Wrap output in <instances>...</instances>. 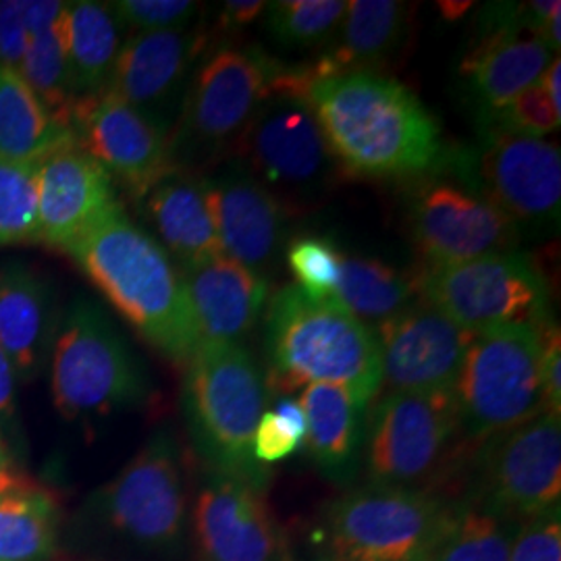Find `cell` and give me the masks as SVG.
I'll return each instance as SVG.
<instances>
[{
	"label": "cell",
	"instance_id": "6da1fadb",
	"mask_svg": "<svg viewBox=\"0 0 561 561\" xmlns=\"http://www.w3.org/2000/svg\"><path fill=\"white\" fill-rule=\"evenodd\" d=\"M304 101L341 173L408 180L442 171L447 148L437 117L401 81L377 71L312 80Z\"/></svg>",
	"mask_w": 561,
	"mask_h": 561
},
{
	"label": "cell",
	"instance_id": "7a4b0ae2",
	"mask_svg": "<svg viewBox=\"0 0 561 561\" xmlns=\"http://www.w3.org/2000/svg\"><path fill=\"white\" fill-rule=\"evenodd\" d=\"M141 340L185 366L201 335L181 273L159 241L127 217L123 206L65 250Z\"/></svg>",
	"mask_w": 561,
	"mask_h": 561
},
{
	"label": "cell",
	"instance_id": "3957f363",
	"mask_svg": "<svg viewBox=\"0 0 561 561\" xmlns=\"http://www.w3.org/2000/svg\"><path fill=\"white\" fill-rule=\"evenodd\" d=\"M264 358V381L273 393L329 382L373 403L382 389L375 329L358 321L337 296L314 300L296 283L283 285L266 301Z\"/></svg>",
	"mask_w": 561,
	"mask_h": 561
},
{
	"label": "cell",
	"instance_id": "277c9868",
	"mask_svg": "<svg viewBox=\"0 0 561 561\" xmlns=\"http://www.w3.org/2000/svg\"><path fill=\"white\" fill-rule=\"evenodd\" d=\"M268 401L264 373L241 343L201 341L185 362L181 405L208 472L266 493L268 468L254 458V433Z\"/></svg>",
	"mask_w": 561,
	"mask_h": 561
},
{
	"label": "cell",
	"instance_id": "5b68a950",
	"mask_svg": "<svg viewBox=\"0 0 561 561\" xmlns=\"http://www.w3.org/2000/svg\"><path fill=\"white\" fill-rule=\"evenodd\" d=\"M287 65L261 46L217 44L196 67L180 117L171 129V157L181 171L217 161L268 101Z\"/></svg>",
	"mask_w": 561,
	"mask_h": 561
},
{
	"label": "cell",
	"instance_id": "8992f818",
	"mask_svg": "<svg viewBox=\"0 0 561 561\" xmlns=\"http://www.w3.org/2000/svg\"><path fill=\"white\" fill-rule=\"evenodd\" d=\"M463 442L454 391H389L366 414L362 470L366 484L435 491L460 463Z\"/></svg>",
	"mask_w": 561,
	"mask_h": 561
},
{
	"label": "cell",
	"instance_id": "52a82bcc",
	"mask_svg": "<svg viewBox=\"0 0 561 561\" xmlns=\"http://www.w3.org/2000/svg\"><path fill=\"white\" fill-rule=\"evenodd\" d=\"M53 401L62 419H96L138 408L150 379L96 301L78 298L60 317L50 356Z\"/></svg>",
	"mask_w": 561,
	"mask_h": 561
},
{
	"label": "cell",
	"instance_id": "ba28073f",
	"mask_svg": "<svg viewBox=\"0 0 561 561\" xmlns=\"http://www.w3.org/2000/svg\"><path fill=\"white\" fill-rule=\"evenodd\" d=\"M451 500L435 491L364 484L329 503L317 526L319 561H424Z\"/></svg>",
	"mask_w": 561,
	"mask_h": 561
},
{
	"label": "cell",
	"instance_id": "9c48e42d",
	"mask_svg": "<svg viewBox=\"0 0 561 561\" xmlns=\"http://www.w3.org/2000/svg\"><path fill=\"white\" fill-rule=\"evenodd\" d=\"M454 396L463 442L472 445L545 412L541 324H510L474 335Z\"/></svg>",
	"mask_w": 561,
	"mask_h": 561
},
{
	"label": "cell",
	"instance_id": "30bf717a",
	"mask_svg": "<svg viewBox=\"0 0 561 561\" xmlns=\"http://www.w3.org/2000/svg\"><path fill=\"white\" fill-rule=\"evenodd\" d=\"M495 206L518 229L553 231L560 225V148L542 138L482 129L472 146L449 150L443 169Z\"/></svg>",
	"mask_w": 561,
	"mask_h": 561
},
{
	"label": "cell",
	"instance_id": "8fae6325",
	"mask_svg": "<svg viewBox=\"0 0 561 561\" xmlns=\"http://www.w3.org/2000/svg\"><path fill=\"white\" fill-rule=\"evenodd\" d=\"M102 533L146 556H175L185 541L187 497L180 447L154 433L119 474L90 502Z\"/></svg>",
	"mask_w": 561,
	"mask_h": 561
},
{
	"label": "cell",
	"instance_id": "7c38bea8",
	"mask_svg": "<svg viewBox=\"0 0 561 561\" xmlns=\"http://www.w3.org/2000/svg\"><path fill=\"white\" fill-rule=\"evenodd\" d=\"M414 279L421 300L472 335L553 319L541 268L516 250L454 264H422Z\"/></svg>",
	"mask_w": 561,
	"mask_h": 561
},
{
	"label": "cell",
	"instance_id": "4fadbf2b",
	"mask_svg": "<svg viewBox=\"0 0 561 561\" xmlns=\"http://www.w3.org/2000/svg\"><path fill=\"white\" fill-rule=\"evenodd\" d=\"M463 495L520 522L561 505L560 414L541 412L474 445Z\"/></svg>",
	"mask_w": 561,
	"mask_h": 561
},
{
	"label": "cell",
	"instance_id": "5bb4252c",
	"mask_svg": "<svg viewBox=\"0 0 561 561\" xmlns=\"http://www.w3.org/2000/svg\"><path fill=\"white\" fill-rule=\"evenodd\" d=\"M231 154L266 190L275 187L280 204L319 198L341 173L308 102L291 94L264 102Z\"/></svg>",
	"mask_w": 561,
	"mask_h": 561
},
{
	"label": "cell",
	"instance_id": "9a60e30c",
	"mask_svg": "<svg viewBox=\"0 0 561 561\" xmlns=\"http://www.w3.org/2000/svg\"><path fill=\"white\" fill-rule=\"evenodd\" d=\"M542 21L539 0L491 2L482 9L477 38L460 65L481 121L537 85L556 59L539 38Z\"/></svg>",
	"mask_w": 561,
	"mask_h": 561
},
{
	"label": "cell",
	"instance_id": "2e32d148",
	"mask_svg": "<svg viewBox=\"0 0 561 561\" xmlns=\"http://www.w3.org/2000/svg\"><path fill=\"white\" fill-rule=\"evenodd\" d=\"M422 264H454L516 250L520 229L458 181L428 178L408 204Z\"/></svg>",
	"mask_w": 561,
	"mask_h": 561
},
{
	"label": "cell",
	"instance_id": "e0dca14e",
	"mask_svg": "<svg viewBox=\"0 0 561 561\" xmlns=\"http://www.w3.org/2000/svg\"><path fill=\"white\" fill-rule=\"evenodd\" d=\"M73 138L111 180L141 201L159 181L178 171L169 134L134 106L101 92L78 102Z\"/></svg>",
	"mask_w": 561,
	"mask_h": 561
},
{
	"label": "cell",
	"instance_id": "ac0fdd59",
	"mask_svg": "<svg viewBox=\"0 0 561 561\" xmlns=\"http://www.w3.org/2000/svg\"><path fill=\"white\" fill-rule=\"evenodd\" d=\"M210 46V34L198 27L134 34L121 46L104 92L154 121L171 138L190 81Z\"/></svg>",
	"mask_w": 561,
	"mask_h": 561
},
{
	"label": "cell",
	"instance_id": "d6986e66",
	"mask_svg": "<svg viewBox=\"0 0 561 561\" xmlns=\"http://www.w3.org/2000/svg\"><path fill=\"white\" fill-rule=\"evenodd\" d=\"M382 387L400 393L454 391L474 340L426 301H414L377 329Z\"/></svg>",
	"mask_w": 561,
	"mask_h": 561
},
{
	"label": "cell",
	"instance_id": "ffe728a7",
	"mask_svg": "<svg viewBox=\"0 0 561 561\" xmlns=\"http://www.w3.org/2000/svg\"><path fill=\"white\" fill-rule=\"evenodd\" d=\"M201 561H291L289 541L264 493L208 472L194 505Z\"/></svg>",
	"mask_w": 561,
	"mask_h": 561
},
{
	"label": "cell",
	"instance_id": "44dd1931",
	"mask_svg": "<svg viewBox=\"0 0 561 561\" xmlns=\"http://www.w3.org/2000/svg\"><path fill=\"white\" fill-rule=\"evenodd\" d=\"M204 192L222 254L268 279L285 252V204L236 161L204 178Z\"/></svg>",
	"mask_w": 561,
	"mask_h": 561
},
{
	"label": "cell",
	"instance_id": "7402d4cb",
	"mask_svg": "<svg viewBox=\"0 0 561 561\" xmlns=\"http://www.w3.org/2000/svg\"><path fill=\"white\" fill-rule=\"evenodd\" d=\"M115 181L78 144H69L38 169V240L67 250L119 208Z\"/></svg>",
	"mask_w": 561,
	"mask_h": 561
},
{
	"label": "cell",
	"instance_id": "603a6c76",
	"mask_svg": "<svg viewBox=\"0 0 561 561\" xmlns=\"http://www.w3.org/2000/svg\"><path fill=\"white\" fill-rule=\"evenodd\" d=\"M201 341L241 343L261 321L268 279L219 254L180 268Z\"/></svg>",
	"mask_w": 561,
	"mask_h": 561
},
{
	"label": "cell",
	"instance_id": "cb8c5ba5",
	"mask_svg": "<svg viewBox=\"0 0 561 561\" xmlns=\"http://www.w3.org/2000/svg\"><path fill=\"white\" fill-rule=\"evenodd\" d=\"M59 322L48 280L21 262L0 264V347L18 381L32 382L44 373Z\"/></svg>",
	"mask_w": 561,
	"mask_h": 561
},
{
	"label": "cell",
	"instance_id": "d4e9b609",
	"mask_svg": "<svg viewBox=\"0 0 561 561\" xmlns=\"http://www.w3.org/2000/svg\"><path fill=\"white\" fill-rule=\"evenodd\" d=\"M304 447L327 481L347 486L362 470V447L370 403L340 385L314 382L304 387Z\"/></svg>",
	"mask_w": 561,
	"mask_h": 561
},
{
	"label": "cell",
	"instance_id": "484cf974",
	"mask_svg": "<svg viewBox=\"0 0 561 561\" xmlns=\"http://www.w3.org/2000/svg\"><path fill=\"white\" fill-rule=\"evenodd\" d=\"M412 25V9L401 0L347 2L340 32L314 62L308 83L347 71H375L403 48Z\"/></svg>",
	"mask_w": 561,
	"mask_h": 561
},
{
	"label": "cell",
	"instance_id": "4316f807",
	"mask_svg": "<svg viewBox=\"0 0 561 561\" xmlns=\"http://www.w3.org/2000/svg\"><path fill=\"white\" fill-rule=\"evenodd\" d=\"M141 213L154 240L169 250L180 268H187L222 254L215 222L208 210L204 178L190 171H173L159 181L144 198Z\"/></svg>",
	"mask_w": 561,
	"mask_h": 561
},
{
	"label": "cell",
	"instance_id": "83f0119b",
	"mask_svg": "<svg viewBox=\"0 0 561 561\" xmlns=\"http://www.w3.org/2000/svg\"><path fill=\"white\" fill-rule=\"evenodd\" d=\"M67 7L69 2H23V23L30 41L18 76L30 85L48 115L71 129L80 99L73 88L65 48Z\"/></svg>",
	"mask_w": 561,
	"mask_h": 561
},
{
	"label": "cell",
	"instance_id": "f1b7e54d",
	"mask_svg": "<svg viewBox=\"0 0 561 561\" xmlns=\"http://www.w3.org/2000/svg\"><path fill=\"white\" fill-rule=\"evenodd\" d=\"M121 23L108 4L69 2L65 13V48L78 99L106 90L119 57Z\"/></svg>",
	"mask_w": 561,
	"mask_h": 561
},
{
	"label": "cell",
	"instance_id": "f546056e",
	"mask_svg": "<svg viewBox=\"0 0 561 561\" xmlns=\"http://www.w3.org/2000/svg\"><path fill=\"white\" fill-rule=\"evenodd\" d=\"M76 144L15 71L0 67V159L41 164L60 148Z\"/></svg>",
	"mask_w": 561,
	"mask_h": 561
},
{
	"label": "cell",
	"instance_id": "4dcf8cb0",
	"mask_svg": "<svg viewBox=\"0 0 561 561\" xmlns=\"http://www.w3.org/2000/svg\"><path fill=\"white\" fill-rule=\"evenodd\" d=\"M524 522L477 500H451L442 533L424 561H510Z\"/></svg>",
	"mask_w": 561,
	"mask_h": 561
},
{
	"label": "cell",
	"instance_id": "1f68e13d",
	"mask_svg": "<svg viewBox=\"0 0 561 561\" xmlns=\"http://www.w3.org/2000/svg\"><path fill=\"white\" fill-rule=\"evenodd\" d=\"M59 542L53 497L18 481L0 493V561H50Z\"/></svg>",
	"mask_w": 561,
	"mask_h": 561
},
{
	"label": "cell",
	"instance_id": "d6a6232c",
	"mask_svg": "<svg viewBox=\"0 0 561 561\" xmlns=\"http://www.w3.org/2000/svg\"><path fill=\"white\" fill-rule=\"evenodd\" d=\"M337 300L364 324L377 329L419 301L414 275H405L379 259L343 256Z\"/></svg>",
	"mask_w": 561,
	"mask_h": 561
},
{
	"label": "cell",
	"instance_id": "836d02e7",
	"mask_svg": "<svg viewBox=\"0 0 561 561\" xmlns=\"http://www.w3.org/2000/svg\"><path fill=\"white\" fill-rule=\"evenodd\" d=\"M347 2L341 0H277L266 2L262 25L268 36L289 50L329 46L340 32Z\"/></svg>",
	"mask_w": 561,
	"mask_h": 561
},
{
	"label": "cell",
	"instance_id": "e575fe53",
	"mask_svg": "<svg viewBox=\"0 0 561 561\" xmlns=\"http://www.w3.org/2000/svg\"><path fill=\"white\" fill-rule=\"evenodd\" d=\"M38 169L0 159V245L38 240Z\"/></svg>",
	"mask_w": 561,
	"mask_h": 561
},
{
	"label": "cell",
	"instance_id": "d590c367",
	"mask_svg": "<svg viewBox=\"0 0 561 561\" xmlns=\"http://www.w3.org/2000/svg\"><path fill=\"white\" fill-rule=\"evenodd\" d=\"M285 261L296 285L310 298L322 300L337 291L343 254L335 241L317 236H300L285 248Z\"/></svg>",
	"mask_w": 561,
	"mask_h": 561
},
{
	"label": "cell",
	"instance_id": "8d00e7d4",
	"mask_svg": "<svg viewBox=\"0 0 561 561\" xmlns=\"http://www.w3.org/2000/svg\"><path fill=\"white\" fill-rule=\"evenodd\" d=\"M306 439V414L300 401L280 398L273 410H264L254 433V458L271 466L294 456Z\"/></svg>",
	"mask_w": 561,
	"mask_h": 561
},
{
	"label": "cell",
	"instance_id": "74e56055",
	"mask_svg": "<svg viewBox=\"0 0 561 561\" xmlns=\"http://www.w3.org/2000/svg\"><path fill=\"white\" fill-rule=\"evenodd\" d=\"M560 125L561 115L556 113L539 83L481 121L482 129H500L530 138H542L545 134L560 129Z\"/></svg>",
	"mask_w": 561,
	"mask_h": 561
},
{
	"label": "cell",
	"instance_id": "f35d334b",
	"mask_svg": "<svg viewBox=\"0 0 561 561\" xmlns=\"http://www.w3.org/2000/svg\"><path fill=\"white\" fill-rule=\"evenodd\" d=\"M121 27L134 34L190 27L201 13V2L190 0H117L108 2Z\"/></svg>",
	"mask_w": 561,
	"mask_h": 561
},
{
	"label": "cell",
	"instance_id": "ab89813d",
	"mask_svg": "<svg viewBox=\"0 0 561 561\" xmlns=\"http://www.w3.org/2000/svg\"><path fill=\"white\" fill-rule=\"evenodd\" d=\"M510 561H561V505L524 520Z\"/></svg>",
	"mask_w": 561,
	"mask_h": 561
},
{
	"label": "cell",
	"instance_id": "60d3db41",
	"mask_svg": "<svg viewBox=\"0 0 561 561\" xmlns=\"http://www.w3.org/2000/svg\"><path fill=\"white\" fill-rule=\"evenodd\" d=\"M541 389L545 412L561 416V335L560 324H541Z\"/></svg>",
	"mask_w": 561,
	"mask_h": 561
},
{
	"label": "cell",
	"instance_id": "b9f144b4",
	"mask_svg": "<svg viewBox=\"0 0 561 561\" xmlns=\"http://www.w3.org/2000/svg\"><path fill=\"white\" fill-rule=\"evenodd\" d=\"M27 27L23 23V2H0V67L20 73L21 62L27 48Z\"/></svg>",
	"mask_w": 561,
	"mask_h": 561
},
{
	"label": "cell",
	"instance_id": "7bdbcfd3",
	"mask_svg": "<svg viewBox=\"0 0 561 561\" xmlns=\"http://www.w3.org/2000/svg\"><path fill=\"white\" fill-rule=\"evenodd\" d=\"M15 382H18L15 370L0 347V435L4 437V442H7V437H11V442H15L20 435Z\"/></svg>",
	"mask_w": 561,
	"mask_h": 561
},
{
	"label": "cell",
	"instance_id": "ee69618b",
	"mask_svg": "<svg viewBox=\"0 0 561 561\" xmlns=\"http://www.w3.org/2000/svg\"><path fill=\"white\" fill-rule=\"evenodd\" d=\"M266 2L261 0H227L222 2L217 32L221 34H238L243 27L261 18Z\"/></svg>",
	"mask_w": 561,
	"mask_h": 561
},
{
	"label": "cell",
	"instance_id": "f6af8a7d",
	"mask_svg": "<svg viewBox=\"0 0 561 561\" xmlns=\"http://www.w3.org/2000/svg\"><path fill=\"white\" fill-rule=\"evenodd\" d=\"M560 76H561V60L560 57H556L553 62L547 67V71L542 73L539 85L545 92V96L551 102V106L556 108V113L561 115V101H560Z\"/></svg>",
	"mask_w": 561,
	"mask_h": 561
},
{
	"label": "cell",
	"instance_id": "bcb514c9",
	"mask_svg": "<svg viewBox=\"0 0 561 561\" xmlns=\"http://www.w3.org/2000/svg\"><path fill=\"white\" fill-rule=\"evenodd\" d=\"M437 7H439V11H442L443 18L447 21H456L463 18L468 11H470V7H472V2H437Z\"/></svg>",
	"mask_w": 561,
	"mask_h": 561
},
{
	"label": "cell",
	"instance_id": "7dc6e473",
	"mask_svg": "<svg viewBox=\"0 0 561 561\" xmlns=\"http://www.w3.org/2000/svg\"><path fill=\"white\" fill-rule=\"evenodd\" d=\"M13 461V454H11V447L4 442V437L0 435V470H9Z\"/></svg>",
	"mask_w": 561,
	"mask_h": 561
},
{
	"label": "cell",
	"instance_id": "c3c4849f",
	"mask_svg": "<svg viewBox=\"0 0 561 561\" xmlns=\"http://www.w3.org/2000/svg\"><path fill=\"white\" fill-rule=\"evenodd\" d=\"M18 481H20V479H18V477H13L9 470H0V493H2L4 489L13 486Z\"/></svg>",
	"mask_w": 561,
	"mask_h": 561
}]
</instances>
